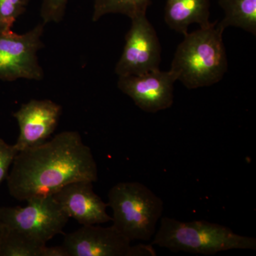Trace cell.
<instances>
[{
  "mask_svg": "<svg viewBox=\"0 0 256 256\" xmlns=\"http://www.w3.org/2000/svg\"><path fill=\"white\" fill-rule=\"evenodd\" d=\"M92 150L76 131H65L50 140L18 152L6 178L13 198L26 201L52 195L68 184L98 181Z\"/></svg>",
  "mask_w": 256,
  "mask_h": 256,
  "instance_id": "cell-1",
  "label": "cell"
},
{
  "mask_svg": "<svg viewBox=\"0 0 256 256\" xmlns=\"http://www.w3.org/2000/svg\"><path fill=\"white\" fill-rule=\"evenodd\" d=\"M224 30L216 22L186 33L170 70L188 89L210 86L220 82L228 69L223 41Z\"/></svg>",
  "mask_w": 256,
  "mask_h": 256,
  "instance_id": "cell-2",
  "label": "cell"
},
{
  "mask_svg": "<svg viewBox=\"0 0 256 256\" xmlns=\"http://www.w3.org/2000/svg\"><path fill=\"white\" fill-rule=\"evenodd\" d=\"M152 245L201 255H215L230 250H256V239L239 235L222 224L204 220L182 222L162 217Z\"/></svg>",
  "mask_w": 256,
  "mask_h": 256,
  "instance_id": "cell-3",
  "label": "cell"
},
{
  "mask_svg": "<svg viewBox=\"0 0 256 256\" xmlns=\"http://www.w3.org/2000/svg\"><path fill=\"white\" fill-rule=\"evenodd\" d=\"M108 198L112 210V225L132 242H151L162 216V200L138 182L116 184Z\"/></svg>",
  "mask_w": 256,
  "mask_h": 256,
  "instance_id": "cell-4",
  "label": "cell"
},
{
  "mask_svg": "<svg viewBox=\"0 0 256 256\" xmlns=\"http://www.w3.org/2000/svg\"><path fill=\"white\" fill-rule=\"evenodd\" d=\"M26 206L0 207V218L5 228L18 230L40 244L62 233L69 220L54 195L32 197Z\"/></svg>",
  "mask_w": 256,
  "mask_h": 256,
  "instance_id": "cell-5",
  "label": "cell"
},
{
  "mask_svg": "<svg viewBox=\"0 0 256 256\" xmlns=\"http://www.w3.org/2000/svg\"><path fill=\"white\" fill-rule=\"evenodd\" d=\"M44 26V24H38L23 34L12 30L0 31V80L40 82L43 79L44 70L37 53L44 46L42 36Z\"/></svg>",
  "mask_w": 256,
  "mask_h": 256,
  "instance_id": "cell-6",
  "label": "cell"
},
{
  "mask_svg": "<svg viewBox=\"0 0 256 256\" xmlns=\"http://www.w3.org/2000/svg\"><path fill=\"white\" fill-rule=\"evenodd\" d=\"M62 246L69 256H156L151 244L132 245L114 225L82 226L64 237Z\"/></svg>",
  "mask_w": 256,
  "mask_h": 256,
  "instance_id": "cell-7",
  "label": "cell"
},
{
  "mask_svg": "<svg viewBox=\"0 0 256 256\" xmlns=\"http://www.w3.org/2000/svg\"><path fill=\"white\" fill-rule=\"evenodd\" d=\"M122 55L114 72L118 76H137L160 69L161 45L146 14L131 18Z\"/></svg>",
  "mask_w": 256,
  "mask_h": 256,
  "instance_id": "cell-8",
  "label": "cell"
},
{
  "mask_svg": "<svg viewBox=\"0 0 256 256\" xmlns=\"http://www.w3.org/2000/svg\"><path fill=\"white\" fill-rule=\"evenodd\" d=\"M176 82L171 70L158 69L140 75L119 76L118 87L141 110L156 114L173 105Z\"/></svg>",
  "mask_w": 256,
  "mask_h": 256,
  "instance_id": "cell-9",
  "label": "cell"
},
{
  "mask_svg": "<svg viewBox=\"0 0 256 256\" xmlns=\"http://www.w3.org/2000/svg\"><path fill=\"white\" fill-rule=\"evenodd\" d=\"M62 108L50 100H32L13 114L20 127L14 146L18 152L46 141L54 132Z\"/></svg>",
  "mask_w": 256,
  "mask_h": 256,
  "instance_id": "cell-10",
  "label": "cell"
},
{
  "mask_svg": "<svg viewBox=\"0 0 256 256\" xmlns=\"http://www.w3.org/2000/svg\"><path fill=\"white\" fill-rule=\"evenodd\" d=\"M92 182H75L54 194L69 218L82 226L100 225L112 222L108 214V203L94 192Z\"/></svg>",
  "mask_w": 256,
  "mask_h": 256,
  "instance_id": "cell-11",
  "label": "cell"
},
{
  "mask_svg": "<svg viewBox=\"0 0 256 256\" xmlns=\"http://www.w3.org/2000/svg\"><path fill=\"white\" fill-rule=\"evenodd\" d=\"M210 0H166L164 21L170 28L178 33H188L193 24L200 26L208 24Z\"/></svg>",
  "mask_w": 256,
  "mask_h": 256,
  "instance_id": "cell-12",
  "label": "cell"
},
{
  "mask_svg": "<svg viewBox=\"0 0 256 256\" xmlns=\"http://www.w3.org/2000/svg\"><path fill=\"white\" fill-rule=\"evenodd\" d=\"M224 12L220 25L225 30L228 26L242 28L256 35V0H218Z\"/></svg>",
  "mask_w": 256,
  "mask_h": 256,
  "instance_id": "cell-13",
  "label": "cell"
},
{
  "mask_svg": "<svg viewBox=\"0 0 256 256\" xmlns=\"http://www.w3.org/2000/svg\"><path fill=\"white\" fill-rule=\"evenodd\" d=\"M45 246L26 234L4 227L0 256H42Z\"/></svg>",
  "mask_w": 256,
  "mask_h": 256,
  "instance_id": "cell-14",
  "label": "cell"
},
{
  "mask_svg": "<svg viewBox=\"0 0 256 256\" xmlns=\"http://www.w3.org/2000/svg\"><path fill=\"white\" fill-rule=\"evenodd\" d=\"M92 20L98 21L109 14L126 15L130 18L146 14L151 0H94Z\"/></svg>",
  "mask_w": 256,
  "mask_h": 256,
  "instance_id": "cell-15",
  "label": "cell"
},
{
  "mask_svg": "<svg viewBox=\"0 0 256 256\" xmlns=\"http://www.w3.org/2000/svg\"><path fill=\"white\" fill-rule=\"evenodd\" d=\"M30 0H0V31L12 30L15 22L26 12Z\"/></svg>",
  "mask_w": 256,
  "mask_h": 256,
  "instance_id": "cell-16",
  "label": "cell"
},
{
  "mask_svg": "<svg viewBox=\"0 0 256 256\" xmlns=\"http://www.w3.org/2000/svg\"><path fill=\"white\" fill-rule=\"evenodd\" d=\"M68 0H42V23H58L64 18Z\"/></svg>",
  "mask_w": 256,
  "mask_h": 256,
  "instance_id": "cell-17",
  "label": "cell"
},
{
  "mask_svg": "<svg viewBox=\"0 0 256 256\" xmlns=\"http://www.w3.org/2000/svg\"><path fill=\"white\" fill-rule=\"evenodd\" d=\"M18 154L14 144H10L0 138V184L6 180L9 170Z\"/></svg>",
  "mask_w": 256,
  "mask_h": 256,
  "instance_id": "cell-18",
  "label": "cell"
},
{
  "mask_svg": "<svg viewBox=\"0 0 256 256\" xmlns=\"http://www.w3.org/2000/svg\"><path fill=\"white\" fill-rule=\"evenodd\" d=\"M42 256H69L68 252L63 246L48 247L45 246Z\"/></svg>",
  "mask_w": 256,
  "mask_h": 256,
  "instance_id": "cell-19",
  "label": "cell"
},
{
  "mask_svg": "<svg viewBox=\"0 0 256 256\" xmlns=\"http://www.w3.org/2000/svg\"><path fill=\"white\" fill-rule=\"evenodd\" d=\"M4 227L0 218V242H1L3 234H4Z\"/></svg>",
  "mask_w": 256,
  "mask_h": 256,
  "instance_id": "cell-20",
  "label": "cell"
}]
</instances>
